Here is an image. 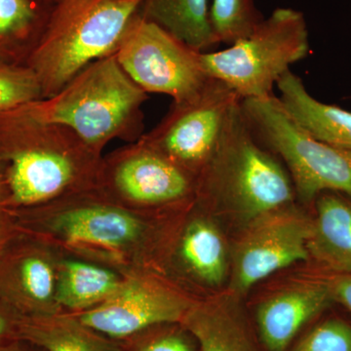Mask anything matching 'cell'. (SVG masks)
<instances>
[{
    "label": "cell",
    "mask_w": 351,
    "mask_h": 351,
    "mask_svg": "<svg viewBox=\"0 0 351 351\" xmlns=\"http://www.w3.org/2000/svg\"><path fill=\"white\" fill-rule=\"evenodd\" d=\"M8 214L20 233L63 257L98 263L124 276L163 274L162 214L127 207L98 186Z\"/></svg>",
    "instance_id": "obj_1"
},
{
    "label": "cell",
    "mask_w": 351,
    "mask_h": 351,
    "mask_svg": "<svg viewBox=\"0 0 351 351\" xmlns=\"http://www.w3.org/2000/svg\"><path fill=\"white\" fill-rule=\"evenodd\" d=\"M103 156L68 127L36 119L24 107L0 115L6 213L96 188Z\"/></svg>",
    "instance_id": "obj_2"
},
{
    "label": "cell",
    "mask_w": 351,
    "mask_h": 351,
    "mask_svg": "<svg viewBox=\"0 0 351 351\" xmlns=\"http://www.w3.org/2000/svg\"><path fill=\"white\" fill-rule=\"evenodd\" d=\"M147 99L112 54L88 64L54 96L24 108L36 119L68 127L103 156L115 138L133 143L144 135Z\"/></svg>",
    "instance_id": "obj_3"
},
{
    "label": "cell",
    "mask_w": 351,
    "mask_h": 351,
    "mask_svg": "<svg viewBox=\"0 0 351 351\" xmlns=\"http://www.w3.org/2000/svg\"><path fill=\"white\" fill-rule=\"evenodd\" d=\"M241 101L230 110L216 151L199 176L197 197L219 201L253 219L291 204L295 193L289 172L261 145Z\"/></svg>",
    "instance_id": "obj_4"
},
{
    "label": "cell",
    "mask_w": 351,
    "mask_h": 351,
    "mask_svg": "<svg viewBox=\"0 0 351 351\" xmlns=\"http://www.w3.org/2000/svg\"><path fill=\"white\" fill-rule=\"evenodd\" d=\"M304 14L276 8L246 38L217 52L200 53L206 75L232 88L241 100L271 96L279 78L308 55Z\"/></svg>",
    "instance_id": "obj_5"
},
{
    "label": "cell",
    "mask_w": 351,
    "mask_h": 351,
    "mask_svg": "<svg viewBox=\"0 0 351 351\" xmlns=\"http://www.w3.org/2000/svg\"><path fill=\"white\" fill-rule=\"evenodd\" d=\"M143 3L144 0H103L48 27L27 62L38 77L43 99L57 94L88 64L114 54Z\"/></svg>",
    "instance_id": "obj_6"
},
{
    "label": "cell",
    "mask_w": 351,
    "mask_h": 351,
    "mask_svg": "<svg viewBox=\"0 0 351 351\" xmlns=\"http://www.w3.org/2000/svg\"><path fill=\"white\" fill-rule=\"evenodd\" d=\"M242 110L261 143L280 156L298 197L313 204L326 191L351 196V149L316 140L289 117L276 95L245 99Z\"/></svg>",
    "instance_id": "obj_7"
},
{
    "label": "cell",
    "mask_w": 351,
    "mask_h": 351,
    "mask_svg": "<svg viewBox=\"0 0 351 351\" xmlns=\"http://www.w3.org/2000/svg\"><path fill=\"white\" fill-rule=\"evenodd\" d=\"M97 186L127 207L163 214L196 200L198 178L138 138L103 156Z\"/></svg>",
    "instance_id": "obj_8"
},
{
    "label": "cell",
    "mask_w": 351,
    "mask_h": 351,
    "mask_svg": "<svg viewBox=\"0 0 351 351\" xmlns=\"http://www.w3.org/2000/svg\"><path fill=\"white\" fill-rule=\"evenodd\" d=\"M200 53L140 13L114 55L145 93L168 95L174 103H181L199 95L211 80L202 68Z\"/></svg>",
    "instance_id": "obj_9"
},
{
    "label": "cell",
    "mask_w": 351,
    "mask_h": 351,
    "mask_svg": "<svg viewBox=\"0 0 351 351\" xmlns=\"http://www.w3.org/2000/svg\"><path fill=\"white\" fill-rule=\"evenodd\" d=\"M239 101L232 88L211 78L195 98L173 101L163 119L140 138L199 178L216 151L230 110Z\"/></svg>",
    "instance_id": "obj_10"
},
{
    "label": "cell",
    "mask_w": 351,
    "mask_h": 351,
    "mask_svg": "<svg viewBox=\"0 0 351 351\" xmlns=\"http://www.w3.org/2000/svg\"><path fill=\"white\" fill-rule=\"evenodd\" d=\"M196 301L163 274H141L126 276L112 298L75 315L97 332L122 341L149 328L181 324Z\"/></svg>",
    "instance_id": "obj_11"
},
{
    "label": "cell",
    "mask_w": 351,
    "mask_h": 351,
    "mask_svg": "<svg viewBox=\"0 0 351 351\" xmlns=\"http://www.w3.org/2000/svg\"><path fill=\"white\" fill-rule=\"evenodd\" d=\"M311 230V217L290 204L253 219L235 250L232 291L242 294L277 270L308 260Z\"/></svg>",
    "instance_id": "obj_12"
},
{
    "label": "cell",
    "mask_w": 351,
    "mask_h": 351,
    "mask_svg": "<svg viewBox=\"0 0 351 351\" xmlns=\"http://www.w3.org/2000/svg\"><path fill=\"white\" fill-rule=\"evenodd\" d=\"M62 255L20 233L0 253V302L19 316L61 313L57 302Z\"/></svg>",
    "instance_id": "obj_13"
},
{
    "label": "cell",
    "mask_w": 351,
    "mask_h": 351,
    "mask_svg": "<svg viewBox=\"0 0 351 351\" xmlns=\"http://www.w3.org/2000/svg\"><path fill=\"white\" fill-rule=\"evenodd\" d=\"M332 304L331 291L323 276L272 295L257 311L263 346L267 351H285L302 327Z\"/></svg>",
    "instance_id": "obj_14"
},
{
    "label": "cell",
    "mask_w": 351,
    "mask_h": 351,
    "mask_svg": "<svg viewBox=\"0 0 351 351\" xmlns=\"http://www.w3.org/2000/svg\"><path fill=\"white\" fill-rule=\"evenodd\" d=\"M309 258L329 274H351V196L320 193L313 202Z\"/></svg>",
    "instance_id": "obj_15"
},
{
    "label": "cell",
    "mask_w": 351,
    "mask_h": 351,
    "mask_svg": "<svg viewBox=\"0 0 351 351\" xmlns=\"http://www.w3.org/2000/svg\"><path fill=\"white\" fill-rule=\"evenodd\" d=\"M175 233L173 247L168 248V257L173 256L177 269L193 282L218 286L226 274L225 244L218 228L201 215L189 217Z\"/></svg>",
    "instance_id": "obj_16"
},
{
    "label": "cell",
    "mask_w": 351,
    "mask_h": 351,
    "mask_svg": "<svg viewBox=\"0 0 351 351\" xmlns=\"http://www.w3.org/2000/svg\"><path fill=\"white\" fill-rule=\"evenodd\" d=\"M276 86L281 105L311 137L325 144L351 149V112L316 100L292 71L284 73Z\"/></svg>",
    "instance_id": "obj_17"
},
{
    "label": "cell",
    "mask_w": 351,
    "mask_h": 351,
    "mask_svg": "<svg viewBox=\"0 0 351 351\" xmlns=\"http://www.w3.org/2000/svg\"><path fill=\"white\" fill-rule=\"evenodd\" d=\"M15 339L40 351H126L121 341L97 332L68 313L18 316Z\"/></svg>",
    "instance_id": "obj_18"
},
{
    "label": "cell",
    "mask_w": 351,
    "mask_h": 351,
    "mask_svg": "<svg viewBox=\"0 0 351 351\" xmlns=\"http://www.w3.org/2000/svg\"><path fill=\"white\" fill-rule=\"evenodd\" d=\"M58 0H0V63L27 64Z\"/></svg>",
    "instance_id": "obj_19"
},
{
    "label": "cell",
    "mask_w": 351,
    "mask_h": 351,
    "mask_svg": "<svg viewBox=\"0 0 351 351\" xmlns=\"http://www.w3.org/2000/svg\"><path fill=\"white\" fill-rule=\"evenodd\" d=\"M125 278L98 263L62 256L57 285L60 311L78 314L100 306L121 288Z\"/></svg>",
    "instance_id": "obj_20"
},
{
    "label": "cell",
    "mask_w": 351,
    "mask_h": 351,
    "mask_svg": "<svg viewBox=\"0 0 351 351\" xmlns=\"http://www.w3.org/2000/svg\"><path fill=\"white\" fill-rule=\"evenodd\" d=\"M181 325L199 351H258L244 323L226 302L196 301Z\"/></svg>",
    "instance_id": "obj_21"
},
{
    "label": "cell",
    "mask_w": 351,
    "mask_h": 351,
    "mask_svg": "<svg viewBox=\"0 0 351 351\" xmlns=\"http://www.w3.org/2000/svg\"><path fill=\"white\" fill-rule=\"evenodd\" d=\"M140 13L198 52L219 44L210 19L209 0H144Z\"/></svg>",
    "instance_id": "obj_22"
},
{
    "label": "cell",
    "mask_w": 351,
    "mask_h": 351,
    "mask_svg": "<svg viewBox=\"0 0 351 351\" xmlns=\"http://www.w3.org/2000/svg\"><path fill=\"white\" fill-rule=\"evenodd\" d=\"M210 19L219 43L232 45L249 36L263 18L254 0H212Z\"/></svg>",
    "instance_id": "obj_23"
},
{
    "label": "cell",
    "mask_w": 351,
    "mask_h": 351,
    "mask_svg": "<svg viewBox=\"0 0 351 351\" xmlns=\"http://www.w3.org/2000/svg\"><path fill=\"white\" fill-rule=\"evenodd\" d=\"M39 100L43 90L31 68L0 63V115Z\"/></svg>",
    "instance_id": "obj_24"
},
{
    "label": "cell",
    "mask_w": 351,
    "mask_h": 351,
    "mask_svg": "<svg viewBox=\"0 0 351 351\" xmlns=\"http://www.w3.org/2000/svg\"><path fill=\"white\" fill-rule=\"evenodd\" d=\"M121 343L126 351H199L195 339L181 324L149 328Z\"/></svg>",
    "instance_id": "obj_25"
},
{
    "label": "cell",
    "mask_w": 351,
    "mask_h": 351,
    "mask_svg": "<svg viewBox=\"0 0 351 351\" xmlns=\"http://www.w3.org/2000/svg\"><path fill=\"white\" fill-rule=\"evenodd\" d=\"M292 351H351V324L339 317L321 321Z\"/></svg>",
    "instance_id": "obj_26"
},
{
    "label": "cell",
    "mask_w": 351,
    "mask_h": 351,
    "mask_svg": "<svg viewBox=\"0 0 351 351\" xmlns=\"http://www.w3.org/2000/svg\"><path fill=\"white\" fill-rule=\"evenodd\" d=\"M325 274L322 276L329 286L334 302L341 304L351 313V274Z\"/></svg>",
    "instance_id": "obj_27"
},
{
    "label": "cell",
    "mask_w": 351,
    "mask_h": 351,
    "mask_svg": "<svg viewBox=\"0 0 351 351\" xmlns=\"http://www.w3.org/2000/svg\"><path fill=\"white\" fill-rule=\"evenodd\" d=\"M103 0H58L55 14L62 17L84 12Z\"/></svg>",
    "instance_id": "obj_28"
},
{
    "label": "cell",
    "mask_w": 351,
    "mask_h": 351,
    "mask_svg": "<svg viewBox=\"0 0 351 351\" xmlns=\"http://www.w3.org/2000/svg\"><path fill=\"white\" fill-rule=\"evenodd\" d=\"M17 314L0 302V345L15 339Z\"/></svg>",
    "instance_id": "obj_29"
},
{
    "label": "cell",
    "mask_w": 351,
    "mask_h": 351,
    "mask_svg": "<svg viewBox=\"0 0 351 351\" xmlns=\"http://www.w3.org/2000/svg\"><path fill=\"white\" fill-rule=\"evenodd\" d=\"M19 234L15 221L8 213L0 214V253Z\"/></svg>",
    "instance_id": "obj_30"
},
{
    "label": "cell",
    "mask_w": 351,
    "mask_h": 351,
    "mask_svg": "<svg viewBox=\"0 0 351 351\" xmlns=\"http://www.w3.org/2000/svg\"><path fill=\"white\" fill-rule=\"evenodd\" d=\"M0 351H40L36 350L34 346L18 341V339H12V341H7L5 343L0 345Z\"/></svg>",
    "instance_id": "obj_31"
},
{
    "label": "cell",
    "mask_w": 351,
    "mask_h": 351,
    "mask_svg": "<svg viewBox=\"0 0 351 351\" xmlns=\"http://www.w3.org/2000/svg\"><path fill=\"white\" fill-rule=\"evenodd\" d=\"M7 212V193L3 177L0 172V214Z\"/></svg>",
    "instance_id": "obj_32"
},
{
    "label": "cell",
    "mask_w": 351,
    "mask_h": 351,
    "mask_svg": "<svg viewBox=\"0 0 351 351\" xmlns=\"http://www.w3.org/2000/svg\"><path fill=\"white\" fill-rule=\"evenodd\" d=\"M350 99H351V97H350Z\"/></svg>",
    "instance_id": "obj_33"
}]
</instances>
